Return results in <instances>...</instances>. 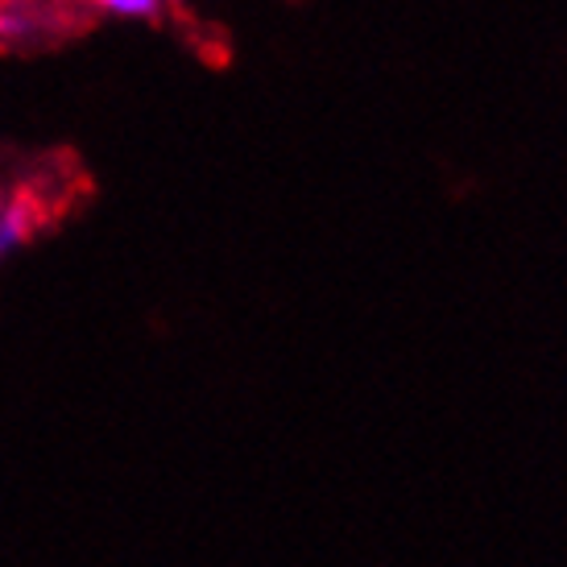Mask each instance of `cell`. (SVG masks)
Segmentation results:
<instances>
[{"label": "cell", "mask_w": 567, "mask_h": 567, "mask_svg": "<svg viewBox=\"0 0 567 567\" xmlns=\"http://www.w3.org/2000/svg\"><path fill=\"white\" fill-rule=\"evenodd\" d=\"M33 233V207L25 199H9L0 207V257L21 249Z\"/></svg>", "instance_id": "6da1fadb"}, {"label": "cell", "mask_w": 567, "mask_h": 567, "mask_svg": "<svg viewBox=\"0 0 567 567\" xmlns=\"http://www.w3.org/2000/svg\"><path fill=\"white\" fill-rule=\"evenodd\" d=\"M104 13L125 17V21H150L162 9V0H95Z\"/></svg>", "instance_id": "7a4b0ae2"}, {"label": "cell", "mask_w": 567, "mask_h": 567, "mask_svg": "<svg viewBox=\"0 0 567 567\" xmlns=\"http://www.w3.org/2000/svg\"><path fill=\"white\" fill-rule=\"evenodd\" d=\"M0 207H4V199H0Z\"/></svg>", "instance_id": "3957f363"}]
</instances>
